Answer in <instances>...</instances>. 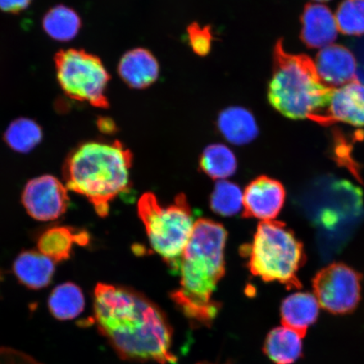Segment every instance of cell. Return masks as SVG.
Masks as SVG:
<instances>
[{"mask_svg": "<svg viewBox=\"0 0 364 364\" xmlns=\"http://www.w3.org/2000/svg\"><path fill=\"white\" fill-rule=\"evenodd\" d=\"M95 322L122 358L174 364L172 329L165 314L136 291L98 284L94 294Z\"/></svg>", "mask_w": 364, "mask_h": 364, "instance_id": "obj_1", "label": "cell"}, {"mask_svg": "<svg viewBox=\"0 0 364 364\" xmlns=\"http://www.w3.org/2000/svg\"><path fill=\"white\" fill-rule=\"evenodd\" d=\"M227 231L218 223L199 218L192 236L173 270L181 277L180 288L171 297L196 324L209 326L220 311L213 299L225 272Z\"/></svg>", "mask_w": 364, "mask_h": 364, "instance_id": "obj_2", "label": "cell"}, {"mask_svg": "<svg viewBox=\"0 0 364 364\" xmlns=\"http://www.w3.org/2000/svg\"><path fill=\"white\" fill-rule=\"evenodd\" d=\"M133 154L122 144L88 142L68 156L63 168L67 189L85 196L101 217L130 185Z\"/></svg>", "mask_w": 364, "mask_h": 364, "instance_id": "obj_3", "label": "cell"}, {"mask_svg": "<svg viewBox=\"0 0 364 364\" xmlns=\"http://www.w3.org/2000/svg\"><path fill=\"white\" fill-rule=\"evenodd\" d=\"M332 90L323 83L311 58L287 52L279 40L267 94L273 108L290 119H309L326 126Z\"/></svg>", "mask_w": 364, "mask_h": 364, "instance_id": "obj_4", "label": "cell"}, {"mask_svg": "<svg viewBox=\"0 0 364 364\" xmlns=\"http://www.w3.org/2000/svg\"><path fill=\"white\" fill-rule=\"evenodd\" d=\"M304 262L302 243L284 223L272 220L259 224L249 247V268L253 275L298 289V273Z\"/></svg>", "mask_w": 364, "mask_h": 364, "instance_id": "obj_5", "label": "cell"}, {"mask_svg": "<svg viewBox=\"0 0 364 364\" xmlns=\"http://www.w3.org/2000/svg\"><path fill=\"white\" fill-rule=\"evenodd\" d=\"M138 212L150 245L173 270L189 242L195 225L186 196H176L174 203L164 207L156 195L144 193L139 199Z\"/></svg>", "mask_w": 364, "mask_h": 364, "instance_id": "obj_6", "label": "cell"}, {"mask_svg": "<svg viewBox=\"0 0 364 364\" xmlns=\"http://www.w3.org/2000/svg\"><path fill=\"white\" fill-rule=\"evenodd\" d=\"M56 70L58 83L68 97L95 107H108L110 75L101 59L82 50L68 49L56 56Z\"/></svg>", "mask_w": 364, "mask_h": 364, "instance_id": "obj_7", "label": "cell"}, {"mask_svg": "<svg viewBox=\"0 0 364 364\" xmlns=\"http://www.w3.org/2000/svg\"><path fill=\"white\" fill-rule=\"evenodd\" d=\"M361 275L343 263L323 268L313 280L314 294L334 315H346L356 309L361 299Z\"/></svg>", "mask_w": 364, "mask_h": 364, "instance_id": "obj_8", "label": "cell"}, {"mask_svg": "<svg viewBox=\"0 0 364 364\" xmlns=\"http://www.w3.org/2000/svg\"><path fill=\"white\" fill-rule=\"evenodd\" d=\"M22 203L35 220L52 221L67 211L70 198L65 185L56 177L45 175L27 182L22 193Z\"/></svg>", "mask_w": 364, "mask_h": 364, "instance_id": "obj_9", "label": "cell"}, {"mask_svg": "<svg viewBox=\"0 0 364 364\" xmlns=\"http://www.w3.org/2000/svg\"><path fill=\"white\" fill-rule=\"evenodd\" d=\"M243 194L244 217L262 222L274 220L285 203L284 186L266 176L250 182Z\"/></svg>", "mask_w": 364, "mask_h": 364, "instance_id": "obj_10", "label": "cell"}, {"mask_svg": "<svg viewBox=\"0 0 364 364\" xmlns=\"http://www.w3.org/2000/svg\"><path fill=\"white\" fill-rule=\"evenodd\" d=\"M316 70L323 83L335 89L357 78V61L353 53L340 45H330L318 53Z\"/></svg>", "mask_w": 364, "mask_h": 364, "instance_id": "obj_11", "label": "cell"}, {"mask_svg": "<svg viewBox=\"0 0 364 364\" xmlns=\"http://www.w3.org/2000/svg\"><path fill=\"white\" fill-rule=\"evenodd\" d=\"M341 122L364 127V85L356 80L332 90L326 109V126Z\"/></svg>", "mask_w": 364, "mask_h": 364, "instance_id": "obj_12", "label": "cell"}, {"mask_svg": "<svg viewBox=\"0 0 364 364\" xmlns=\"http://www.w3.org/2000/svg\"><path fill=\"white\" fill-rule=\"evenodd\" d=\"M301 23L300 38L309 48H324L338 38V26L336 17L324 4H306Z\"/></svg>", "mask_w": 364, "mask_h": 364, "instance_id": "obj_13", "label": "cell"}, {"mask_svg": "<svg viewBox=\"0 0 364 364\" xmlns=\"http://www.w3.org/2000/svg\"><path fill=\"white\" fill-rule=\"evenodd\" d=\"M118 73L129 87L143 90L159 78V65L156 57L145 48H134L126 53L118 65Z\"/></svg>", "mask_w": 364, "mask_h": 364, "instance_id": "obj_14", "label": "cell"}, {"mask_svg": "<svg viewBox=\"0 0 364 364\" xmlns=\"http://www.w3.org/2000/svg\"><path fill=\"white\" fill-rule=\"evenodd\" d=\"M320 308L315 294L307 292L292 294L282 303V323L304 338L309 327L316 322Z\"/></svg>", "mask_w": 364, "mask_h": 364, "instance_id": "obj_15", "label": "cell"}, {"mask_svg": "<svg viewBox=\"0 0 364 364\" xmlns=\"http://www.w3.org/2000/svg\"><path fill=\"white\" fill-rule=\"evenodd\" d=\"M55 262L35 250L21 252L14 262L13 270L20 283L30 289H42L51 284Z\"/></svg>", "mask_w": 364, "mask_h": 364, "instance_id": "obj_16", "label": "cell"}, {"mask_svg": "<svg viewBox=\"0 0 364 364\" xmlns=\"http://www.w3.org/2000/svg\"><path fill=\"white\" fill-rule=\"evenodd\" d=\"M217 125L224 138L235 145L252 142L259 132L252 113L247 109L239 107L223 111L218 116Z\"/></svg>", "mask_w": 364, "mask_h": 364, "instance_id": "obj_17", "label": "cell"}, {"mask_svg": "<svg viewBox=\"0 0 364 364\" xmlns=\"http://www.w3.org/2000/svg\"><path fill=\"white\" fill-rule=\"evenodd\" d=\"M302 339L288 327H276L264 341V353L273 364H294L303 357Z\"/></svg>", "mask_w": 364, "mask_h": 364, "instance_id": "obj_18", "label": "cell"}, {"mask_svg": "<svg viewBox=\"0 0 364 364\" xmlns=\"http://www.w3.org/2000/svg\"><path fill=\"white\" fill-rule=\"evenodd\" d=\"M85 306L83 291L73 283L57 286L48 299L49 311L59 321H70L78 317L83 312Z\"/></svg>", "mask_w": 364, "mask_h": 364, "instance_id": "obj_19", "label": "cell"}, {"mask_svg": "<svg viewBox=\"0 0 364 364\" xmlns=\"http://www.w3.org/2000/svg\"><path fill=\"white\" fill-rule=\"evenodd\" d=\"M43 26L50 38L58 42H68L79 33L81 20L78 14L72 9L59 6L46 14Z\"/></svg>", "mask_w": 364, "mask_h": 364, "instance_id": "obj_20", "label": "cell"}, {"mask_svg": "<svg viewBox=\"0 0 364 364\" xmlns=\"http://www.w3.org/2000/svg\"><path fill=\"white\" fill-rule=\"evenodd\" d=\"M78 232L68 226H55L43 232L38 240L39 252L53 261L63 262L70 257Z\"/></svg>", "mask_w": 364, "mask_h": 364, "instance_id": "obj_21", "label": "cell"}, {"mask_svg": "<svg viewBox=\"0 0 364 364\" xmlns=\"http://www.w3.org/2000/svg\"><path fill=\"white\" fill-rule=\"evenodd\" d=\"M200 167L211 178L223 181L235 174L237 159L226 145L213 144L204 149L200 159Z\"/></svg>", "mask_w": 364, "mask_h": 364, "instance_id": "obj_22", "label": "cell"}, {"mask_svg": "<svg viewBox=\"0 0 364 364\" xmlns=\"http://www.w3.org/2000/svg\"><path fill=\"white\" fill-rule=\"evenodd\" d=\"M42 139V129L36 122L28 118H19L14 121L4 134V140L8 146L22 154L31 151Z\"/></svg>", "mask_w": 364, "mask_h": 364, "instance_id": "obj_23", "label": "cell"}, {"mask_svg": "<svg viewBox=\"0 0 364 364\" xmlns=\"http://www.w3.org/2000/svg\"><path fill=\"white\" fill-rule=\"evenodd\" d=\"M243 196L237 185L224 180L218 181L210 198L212 210L218 215L234 216L243 208Z\"/></svg>", "mask_w": 364, "mask_h": 364, "instance_id": "obj_24", "label": "cell"}, {"mask_svg": "<svg viewBox=\"0 0 364 364\" xmlns=\"http://www.w3.org/2000/svg\"><path fill=\"white\" fill-rule=\"evenodd\" d=\"M336 21L341 33L364 34V0H343L338 6Z\"/></svg>", "mask_w": 364, "mask_h": 364, "instance_id": "obj_25", "label": "cell"}, {"mask_svg": "<svg viewBox=\"0 0 364 364\" xmlns=\"http://www.w3.org/2000/svg\"><path fill=\"white\" fill-rule=\"evenodd\" d=\"M190 47L199 56H206L211 51L213 40L210 27L202 26L193 23L188 28Z\"/></svg>", "mask_w": 364, "mask_h": 364, "instance_id": "obj_26", "label": "cell"}, {"mask_svg": "<svg viewBox=\"0 0 364 364\" xmlns=\"http://www.w3.org/2000/svg\"><path fill=\"white\" fill-rule=\"evenodd\" d=\"M0 364H41L26 354L10 348H0Z\"/></svg>", "mask_w": 364, "mask_h": 364, "instance_id": "obj_27", "label": "cell"}, {"mask_svg": "<svg viewBox=\"0 0 364 364\" xmlns=\"http://www.w3.org/2000/svg\"><path fill=\"white\" fill-rule=\"evenodd\" d=\"M31 0H0V10L9 13H18L26 10Z\"/></svg>", "mask_w": 364, "mask_h": 364, "instance_id": "obj_28", "label": "cell"}, {"mask_svg": "<svg viewBox=\"0 0 364 364\" xmlns=\"http://www.w3.org/2000/svg\"><path fill=\"white\" fill-rule=\"evenodd\" d=\"M100 129L102 132H106V133H111V132L114 131V124L112 122H109L108 119H102L100 122Z\"/></svg>", "mask_w": 364, "mask_h": 364, "instance_id": "obj_29", "label": "cell"}, {"mask_svg": "<svg viewBox=\"0 0 364 364\" xmlns=\"http://www.w3.org/2000/svg\"><path fill=\"white\" fill-rule=\"evenodd\" d=\"M314 1H317V2H327V1H330V0H314Z\"/></svg>", "mask_w": 364, "mask_h": 364, "instance_id": "obj_30", "label": "cell"}, {"mask_svg": "<svg viewBox=\"0 0 364 364\" xmlns=\"http://www.w3.org/2000/svg\"><path fill=\"white\" fill-rule=\"evenodd\" d=\"M198 364H213V363L203 362V363H198Z\"/></svg>", "mask_w": 364, "mask_h": 364, "instance_id": "obj_31", "label": "cell"}]
</instances>
